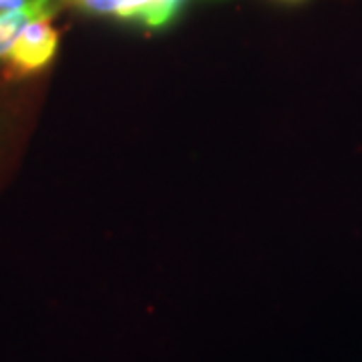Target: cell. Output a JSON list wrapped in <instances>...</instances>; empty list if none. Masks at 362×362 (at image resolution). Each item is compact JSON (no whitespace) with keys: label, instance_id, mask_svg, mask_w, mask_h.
<instances>
[{"label":"cell","instance_id":"1","mask_svg":"<svg viewBox=\"0 0 362 362\" xmlns=\"http://www.w3.org/2000/svg\"><path fill=\"white\" fill-rule=\"evenodd\" d=\"M59 47V30L52 26V16H40L30 21L14 40L13 49L6 54L8 75L28 77L39 73L51 63Z\"/></svg>","mask_w":362,"mask_h":362},{"label":"cell","instance_id":"2","mask_svg":"<svg viewBox=\"0 0 362 362\" xmlns=\"http://www.w3.org/2000/svg\"><path fill=\"white\" fill-rule=\"evenodd\" d=\"M54 13H57V4L52 0H35L28 6L0 14V59H6L14 40L18 39V35L30 21L40 16H54Z\"/></svg>","mask_w":362,"mask_h":362},{"label":"cell","instance_id":"3","mask_svg":"<svg viewBox=\"0 0 362 362\" xmlns=\"http://www.w3.org/2000/svg\"><path fill=\"white\" fill-rule=\"evenodd\" d=\"M81 8L95 14H115L123 18L125 13V0H73Z\"/></svg>","mask_w":362,"mask_h":362},{"label":"cell","instance_id":"4","mask_svg":"<svg viewBox=\"0 0 362 362\" xmlns=\"http://www.w3.org/2000/svg\"><path fill=\"white\" fill-rule=\"evenodd\" d=\"M33 2L35 0H0V14L11 13V11H16V8H23V6L33 4Z\"/></svg>","mask_w":362,"mask_h":362}]
</instances>
